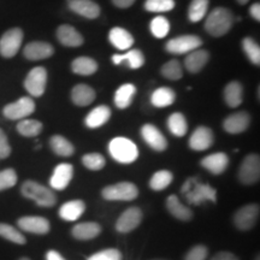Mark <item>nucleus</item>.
<instances>
[{"instance_id": "52", "label": "nucleus", "mask_w": 260, "mask_h": 260, "mask_svg": "<svg viewBox=\"0 0 260 260\" xmlns=\"http://www.w3.org/2000/svg\"><path fill=\"white\" fill-rule=\"evenodd\" d=\"M46 260H65V259L57 251H53V249H51V251L47 252Z\"/></svg>"}, {"instance_id": "28", "label": "nucleus", "mask_w": 260, "mask_h": 260, "mask_svg": "<svg viewBox=\"0 0 260 260\" xmlns=\"http://www.w3.org/2000/svg\"><path fill=\"white\" fill-rule=\"evenodd\" d=\"M110 117H111V110L109 106L106 105H100L96 106L95 109L92 110L86 117V125L90 129L99 128L105 124L109 121Z\"/></svg>"}, {"instance_id": "15", "label": "nucleus", "mask_w": 260, "mask_h": 260, "mask_svg": "<svg viewBox=\"0 0 260 260\" xmlns=\"http://www.w3.org/2000/svg\"><path fill=\"white\" fill-rule=\"evenodd\" d=\"M17 224L19 229L23 232L37 234V235H45L50 232L51 225L48 219L44 218V217H37V216H27L22 217L17 220Z\"/></svg>"}, {"instance_id": "37", "label": "nucleus", "mask_w": 260, "mask_h": 260, "mask_svg": "<svg viewBox=\"0 0 260 260\" xmlns=\"http://www.w3.org/2000/svg\"><path fill=\"white\" fill-rule=\"evenodd\" d=\"M0 237L8 240L10 242H14L16 245H25L27 239L19 230L6 223H0Z\"/></svg>"}, {"instance_id": "17", "label": "nucleus", "mask_w": 260, "mask_h": 260, "mask_svg": "<svg viewBox=\"0 0 260 260\" xmlns=\"http://www.w3.org/2000/svg\"><path fill=\"white\" fill-rule=\"evenodd\" d=\"M213 132L207 126H199L193 132L189 139V147L194 151H205L213 145Z\"/></svg>"}, {"instance_id": "20", "label": "nucleus", "mask_w": 260, "mask_h": 260, "mask_svg": "<svg viewBox=\"0 0 260 260\" xmlns=\"http://www.w3.org/2000/svg\"><path fill=\"white\" fill-rule=\"evenodd\" d=\"M228 165H229V158L223 152L212 153L201 160V167L212 175H222L226 170Z\"/></svg>"}, {"instance_id": "45", "label": "nucleus", "mask_w": 260, "mask_h": 260, "mask_svg": "<svg viewBox=\"0 0 260 260\" xmlns=\"http://www.w3.org/2000/svg\"><path fill=\"white\" fill-rule=\"evenodd\" d=\"M17 183V174L14 169H5L0 171V190L9 189Z\"/></svg>"}, {"instance_id": "29", "label": "nucleus", "mask_w": 260, "mask_h": 260, "mask_svg": "<svg viewBox=\"0 0 260 260\" xmlns=\"http://www.w3.org/2000/svg\"><path fill=\"white\" fill-rule=\"evenodd\" d=\"M112 61L116 65L125 61L128 64V67L132 68V69H139V68H141L144 65L145 57L144 53L140 50H130L124 54H113Z\"/></svg>"}, {"instance_id": "44", "label": "nucleus", "mask_w": 260, "mask_h": 260, "mask_svg": "<svg viewBox=\"0 0 260 260\" xmlns=\"http://www.w3.org/2000/svg\"><path fill=\"white\" fill-rule=\"evenodd\" d=\"M82 164L87 169L93 171L102 170L105 167V158L99 153H87L82 157Z\"/></svg>"}, {"instance_id": "11", "label": "nucleus", "mask_w": 260, "mask_h": 260, "mask_svg": "<svg viewBox=\"0 0 260 260\" xmlns=\"http://www.w3.org/2000/svg\"><path fill=\"white\" fill-rule=\"evenodd\" d=\"M201 45H203V41L197 35H181V37L169 40L165 48L172 54H184L198 50Z\"/></svg>"}, {"instance_id": "46", "label": "nucleus", "mask_w": 260, "mask_h": 260, "mask_svg": "<svg viewBox=\"0 0 260 260\" xmlns=\"http://www.w3.org/2000/svg\"><path fill=\"white\" fill-rule=\"evenodd\" d=\"M88 260H122V254L118 249L107 248L90 255Z\"/></svg>"}, {"instance_id": "2", "label": "nucleus", "mask_w": 260, "mask_h": 260, "mask_svg": "<svg viewBox=\"0 0 260 260\" xmlns=\"http://www.w3.org/2000/svg\"><path fill=\"white\" fill-rule=\"evenodd\" d=\"M21 193L41 207H52L57 203L56 194L35 181H25L21 187Z\"/></svg>"}, {"instance_id": "43", "label": "nucleus", "mask_w": 260, "mask_h": 260, "mask_svg": "<svg viewBox=\"0 0 260 260\" xmlns=\"http://www.w3.org/2000/svg\"><path fill=\"white\" fill-rule=\"evenodd\" d=\"M175 8V0H146L145 9L148 12L160 14L169 12Z\"/></svg>"}, {"instance_id": "5", "label": "nucleus", "mask_w": 260, "mask_h": 260, "mask_svg": "<svg viewBox=\"0 0 260 260\" xmlns=\"http://www.w3.org/2000/svg\"><path fill=\"white\" fill-rule=\"evenodd\" d=\"M102 195L104 199L110 201H132L138 198L139 189L133 182H118L104 188Z\"/></svg>"}, {"instance_id": "40", "label": "nucleus", "mask_w": 260, "mask_h": 260, "mask_svg": "<svg viewBox=\"0 0 260 260\" xmlns=\"http://www.w3.org/2000/svg\"><path fill=\"white\" fill-rule=\"evenodd\" d=\"M161 75L165 79L171 80V81H177L181 80L183 76V71H182V67L180 61L176 59L169 60L168 63H165L161 67Z\"/></svg>"}, {"instance_id": "4", "label": "nucleus", "mask_w": 260, "mask_h": 260, "mask_svg": "<svg viewBox=\"0 0 260 260\" xmlns=\"http://www.w3.org/2000/svg\"><path fill=\"white\" fill-rule=\"evenodd\" d=\"M182 191L186 195L187 200L193 205H200L206 200H211L212 203L216 201V190L212 187H210L209 184L197 183L195 178L188 180L183 186Z\"/></svg>"}, {"instance_id": "25", "label": "nucleus", "mask_w": 260, "mask_h": 260, "mask_svg": "<svg viewBox=\"0 0 260 260\" xmlns=\"http://www.w3.org/2000/svg\"><path fill=\"white\" fill-rule=\"evenodd\" d=\"M109 40L116 48L121 51H126L134 45V38L124 28L115 27L109 32Z\"/></svg>"}, {"instance_id": "23", "label": "nucleus", "mask_w": 260, "mask_h": 260, "mask_svg": "<svg viewBox=\"0 0 260 260\" xmlns=\"http://www.w3.org/2000/svg\"><path fill=\"white\" fill-rule=\"evenodd\" d=\"M71 100L77 106H88L95 100V90L88 84H76L71 90Z\"/></svg>"}, {"instance_id": "38", "label": "nucleus", "mask_w": 260, "mask_h": 260, "mask_svg": "<svg viewBox=\"0 0 260 260\" xmlns=\"http://www.w3.org/2000/svg\"><path fill=\"white\" fill-rule=\"evenodd\" d=\"M42 123L37 119H22L17 124V132L25 138H35L41 133Z\"/></svg>"}, {"instance_id": "27", "label": "nucleus", "mask_w": 260, "mask_h": 260, "mask_svg": "<svg viewBox=\"0 0 260 260\" xmlns=\"http://www.w3.org/2000/svg\"><path fill=\"white\" fill-rule=\"evenodd\" d=\"M167 209L175 218L182 222H189L193 218V212L189 207L184 206L176 195H170L167 199Z\"/></svg>"}, {"instance_id": "8", "label": "nucleus", "mask_w": 260, "mask_h": 260, "mask_svg": "<svg viewBox=\"0 0 260 260\" xmlns=\"http://www.w3.org/2000/svg\"><path fill=\"white\" fill-rule=\"evenodd\" d=\"M46 84L47 71L42 67L31 69L24 80V88L31 96H41L46 90Z\"/></svg>"}, {"instance_id": "49", "label": "nucleus", "mask_w": 260, "mask_h": 260, "mask_svg": "<svg viewBox=\"0 0 260 260\" xmlns=\"http://www.w3.org/2000/svg\"><path fill=\"white\" fill-rule=\"evenodd\" d=\"M211 260H240V259L237 258L235 254H233V253L223 251V252L217 253L216 255H213V258Z\"/></svg>"}, {"instance_id": "36", "label": "nucleus", "mask_w": 260, "mask_h": 260, "mask_svg": "<svg viewBox=\"0 0 260 260\" xmlns=\"http://www.w3.org/2000/svg\"><path fill=\"white\" fill-rule=\"evenodd\" d=\"M210 0H191L189 10H188V17L190 22L197 23L201 21L207 15V10H209Z\"/></svg>"}, {"instance_id": "30", "label": "nucleus", "mask_w": 260, "mask_h": 260, "mask_svg": "<svg viewBox=\"0 0 260 260\" xmlns=\"http://www.w3.org/2000/svg\"><path fill=\"white\" fill-rule=\"evenodd\" d=\"M224 100L230 107L240 106L243 102V87L237 81L228 83L224 88Z\"/></svg>"}, {"instance_id": "7", "label": "nucleus", "mask_w": 260, "mask_h": 260, "mask_svg": "<svg viewBox=\"0 0 260 260\" xmlns=\"http://www.w3.org/2000/svg\"><path fill=\"white\" fill-rule=\"evenodd\" d=\"M260 178V158L258 154L251 153L243 159L239 169V180L242 184L252 186Z\"/></svg>"}, {"instance_id": "18", "label": "nucleus", "mask_w": 260, "mask_h": 260, "mask_svg": "<svg viewBox=\"0 0 260 260\" xmlns=\"http://www.w3.org/2000/svg\"><path fill=\"white\" fill-rule=\"evenodd\" d=\"M74 176V168L69 162H61L54 169L53 175H52L50 184L52 188L57 190H63L68 187L70 181Z\"/></svg>"}, {"instance_id": "26", "label": "nucleus", "mask_w": 260, "mask_h": 260, "mask_svg": "<svg viewBox=\"0 0 260 260\" xmlns=\"http://www.w3.org/2000/svg\"><path fill=\"white\" fill-rule=\"evenodd\" d=\"M84 210H86V205L82 200H71L61 205L59 216L61 219L67 220V222H75L82 216Z\"/></svg>"}, {"instance_id": "14", "label": "nucleus", "mask_w": 260, "mask_h": 260, "mask_svg": "<svg viewBox=\"0 0 260 260\" xmlns=\"http://www.w3.org/2000/svg\"><path fill=\"white\" fill-rule=\"evenodd\" d=\"M54 48L51 44L45 41H32L25 45L23 50V56L27 58L28 60H42L47 59L53 56Z\"/></svg>"}, {"instance_id": "39", "label": "nucleus", "mask_w": 260, "mask_h": 260, "mask_svg": "<svg viewBox=\"0 0 260 260\" xmlns=\"http://www.w3.org/2000/svg\"><path fill=\"white\" fill-rule=\"evenodd\" d=\"M172 172L168 170H160L157 171L149 180V187L153 190H162L168 188L172 182Z\"/></svg>"}, {"instance_id": "35", "label": "nucleus", "mask_w": 260, "mask_h": 260, "mask_svg": "<svg viewBox=\"0 0 260 260\" xmlns=\"http://www.w3.org/2000/svg\"><path fill=\"white\" fill-rule=\"evenodd\" d=\"M168 128L171 132V134L177 138H182L187 134L188 124L186 117L181 112H175L168 118Z\"/></svg>"}, {"instance_id": "1", "label": "nucleus", "mask_w": 260, "mask_h": 260, "mask_svg": "<svg viewBox=\"0 0 260 260\" xmlns=\"http://www.w3.org/2000/svg\"><path fill=\"white\" fill-rule=\"evenodd\" d=\"M234 23V15L226 8H216L210 12L205 22V29L214 38H220L230 30Z\"/></svg>"}, {"instance_id": "3", "label": "nucleus", "mask_w": 260, "mask_h": 260, "mask_svg": "<svg viewBox=\"0 0 260 260\" xmlns=\"http://www.w3.org/2000/svg\"><path fill=\"white\" fill-rule=\"evenodd\" d=\"M109 151L112 158L122 164H130L135 161L139 155L136 145L125 138L113 139L109 145Z\"/></svg>"}, {"instance_id": "22", "label": "nucleus", "mask_w": 260, "mask_h": 260, "mask_svg": "<svg viewBox=\"0 0 260 260\" xmlns=\"http://www.w3.org/2000/svg\"><path fill=\"white\" fill-rule=\"evenodd\" d=\"M102 233V226L95 222H84L76 224L71 229V235L80 241H88L93 240L100 235Z\"/></svg>"}, {"instance_id": "33", "label": "nucleus", "mask_w": 260, "mask_h": 260, "mask_svg": "<svg viewBox=\"0 0 260 260\" xmlns=\"http://www.w3.org/2000/svg\"><path fill=\"white\" fill-rule=\"evenodd\" d=\"M176 99V94L171 88L160 87L155 89L151 96V103L154 107H168L174 104Z\"/></svg>"}, {"instance_id": "21", "label": "nucleus", "mask_w": 260, "mask_h": 260, "mask_svg": "<svg viewBox=\"0 0 260 260\" xmlns=\"http://www.w3.org/2000/svg\"><path fill=\"white\" fill-rule=\"evenodd\" d=\"M57 39L61 45L67 47H79L84 41L82 35L69 24H61L58 27Z\"/></svg>"}, {"instance_id": "16", "label": "nucleus", "mask_w": 260, "mask_h": 260, "mask_svg": "<svg viewBox=\"0 0 260 260\" xmlns=\"http://www.w3.org/2000/svg\"><path fill=\"white\" fill-rule=\"evenodd\" d=\"M141 135L149 147L154 151L161 152L168 147V141L161 132L153 124H145L141 128Z\"/></svg>"}, {"instance_id": "12", "label": "nucleus", "mask_w": 260, "mask_h": 260, "mask_svg": "<svg viewBox=\"0 0 260 260\" xmlns=\"http://www.w3.org/2000/svg\"><path fill=\"white\" fill-rule=\"evenodd\" d=\"M142 220V211L139 207H130L125 210L116 222L117 232L126 234L133 232L140 225Z\"/></svg>"}, {"instance_id": "13", "label": "nucleus", "mask_w": 260, "mask_h": 260, "mask_svg": "<svg viewBox=\"0 0 260 260\" xmlns=\"http://www.w3.org/2000/svg\"><path fill=\"white\" fill-rule=\"evenodd\" d=\"M251 124V116L248 112L240 111L226 117L223 122V128L229 134H241Z\"/></svg>"}, {"instance_id": "24", "label": "nucleus", "mask_w": 260, "mask_h": 260, "mask_svg": "<svg viewBox=\"0 0 260 260\" xmlns=\"http://www.w3.org/2000/svg\"><path fill=\"white\" fill-rule=\"evenodd\" d=\"M210 54L205 50H194L188 53V56L184 59V67L191 74H198L204 69L205 65L209 61Z\"/></svg>"}, {"instance_id": "19", "label": "nucleus", "mask_w": 260, "mask_h": 260, "mask_svg": "<svg viewBox=\"0 0 260 260\" xmlns=\"http://www.w3.org/2000/svg\"><path fill=\"white\" fill-rule=\"evenodd\" d=\"M68 6L75 14L88 19L99 17L100 8L93 0H68Z\"/></svg>"}, {"instance_id": "51", "label": "nucleus", "mask_w": 260, "mask_h": 260, "mask_svg": "<svg viewBox=\"0 0 260 260\" xmlns=\"http://www.w3.org/2000/svg\"><path fill=\"white\" fill-rule=\"evenodd\" d=\"M249 14H251L252 18L255 19L256 22L260 21V5H259V3H255V4H253L251 6V9H249Z\"/></svg>"}, {"instance_id": "9", "label": "nucleus", "mask_w": 260, "mask_h": 260, "mask_svg": "<svg viewBox=\"0 0 260 260\" xmlns=\"http://www.w3.org/2000/svg\"><path fill=\"white\" fill-rule=\"evenodd\" d=\"M259 212L260 209L258 204H249L242 206L234 214V224L242 232H248L252 228H254L258 222Z\"/></svg>"}, {"instance_id": "10", "label": "nucleus", "mask_w": 260, "mask_h": 260, "mask_svg": "<svg viewBox=\"0 0 260 260\" xmlns=\"http://www.w3.org/2000/svg\"><path fill=\"white\" fill-rule=\"evenodd\" d=\"M35 111V103L31 98L23 96L17 102L8 104L3 110V113L8 119L11 121H18L24 119L25 117L30 116Z\"/></svg>"}, {"instance_id": "48", "label": "nucleus", "mask_w": 260, "mask_h": 260, "mask_svg": "<svg viewBox=\"0 0 260 260\" xmlns=\"http://www.w3.org/2000/svg\"><path fill=\"white\" fill-rule=\"evenodd\" d=\"M11 154V146L9 144L8 136L4 130L0 129V159L8 158Z\"/></svg>"}, {"instance_id": "50", "label": "nucleus", "mask_w": 260, "mask_h": 260, "mask_svg": "<svg viewBox=\"0 0 260 260\" xmlns=\"http://www.w3.org/2000/svg\"><path fill=\"white\" fill-rule=\"evenodd\" d=\"M136 0H112L113 5L117 6L119 9H128L132 6Z\"/></svg>"}, {"instance_id": "55", "label": "nucleus", "mask_w": 260, "mask_h": 260, "mask_svg": "<svg viewBox=\"0 0 260 260\" xmlns=\"http://www.w3.org/2000/svg\"><path fill=\"white\" fill-rule=\"evenodd\" d=\"M153 260H165V259H153Z\"/></svg>"}, {"instance_id": "42", "label": "nucleus", "mask_w": 260, "mask_h": 260, "mask_svg": "<svg viewBox=\"0 0 260 260\" xmlns=\"http://www.w3.org/2000/svg\"><path fill=\"white\" fill-rule=\"evenodd\" d=\"M151 31L154 38L162 39L170 31V22L162 16H157L151 22Z\"/></svg>"}, {"instance_id": "6", "label": "nucleus", "mask_w": 260, "mask_h": 260, "mask_svg": "<svg viewBox=\"0 0 260 260\" xmlns=\"http://www.w3.org/2000/svg\"><path fill=\"white\" fill-rule=\"evenodd\" d=\"M23 42V31L21 28L15 27L9 29L0 38V56L12 58L18 53Z\"/></svg>"}, {"instance_id": "31", "label": "nucleus", "mask_w": 260, "mask_h": 260, "mask_svg": "<svg viewBox=\"0 0 260 260\" xmlns=\"http://www.w3.org/2000/svg\"><path fill=\"white\" fill-rule=\"evenodd\" d=\"M136 94V87L132 83H125L117 89L115 94V104L118 109H126L133 103Z\"/></svg>"}, {"instance_id": "41", "label": "nucleus", "mask_w": 260, "mask_h": 260, "mask_svg": "<svg viewBox=\"0 0 260 260\" xmlns=\"http://www.w3.org/2000/svg\"><path fill=\"white\" fill-rule=\"evenodd\" d=\"M242 50L254 65L260 64V47L252 38H245L242 40Z\"/></svg>"}, {"instance_id": "47", "label": "nucleus", "mask_w": 260, "mask_h": 260, "mask_svg": "<svg viewBox=\"0 0 260 260\" xmlns=\"http://www.w3.org/2000/svg\"><path fill=\"white\" fill-rule=\"evenodd\" d=\"M207 255H209V249L207 247L203 245L194 246L193 248H190L188 253L184 256V260H206Z\"/></svg>"}, {"instance_id": "54", "label": "nucleus", "mask_w": 260, "mask_h": 260, "mask_svg": "<svg viewBox=\"0 0 260 260\" xmlns=\"http://www.w3.org/2000/svg\"><path fill=\"white\" fill-rule=\"evenodd\" d=\"M19 260H30V259H29V258H21Z\"/></svg>"}, {"instance_id": "32", "label": "nucleus", "mask_w": 260, "mask_h": 260, "mask_svg": "<svg viewBox=\"0 0 260 260\" xmlns=\"http://www.w3.org/2000/svg\"><path fill=\"white\" fill-rule=\"evenodd\" d=\"M71 70L77 75L89 76V75H93L94 73H96L98 63L94 59H92V58L82 56V57L76 58V59L71 63Z\"/></svg>"}, {"instance_id": "34", "label": "nucleus", "mask_w": 260, "mask_h": 260, "mask_svg": "<svg viewBox=\"0 0 260 260\" xmlns=\"http://www.w3.org/2000/svg\"><path fill=\"white\" fill-rule=\"evenodd\" d=\"M51 149L59 157H70L74 154L75 148L69 140L61 135H53L50 139Z\"/></svg>"}, {"instance_id": "53", "label": "nucleus", "mask_w": 260, "mask_h": 260, "mask_svg": "<svg viewBox=\"0 0 260 260\" xmlns=\"http://www.w3.org/2000/svg\"><path fill=\"white\" fill-rule=\"evenodd\" d=\"M248 2H249V0H237V3H239V4H241V5H245Z\"/></svg>"}]
</instances>
